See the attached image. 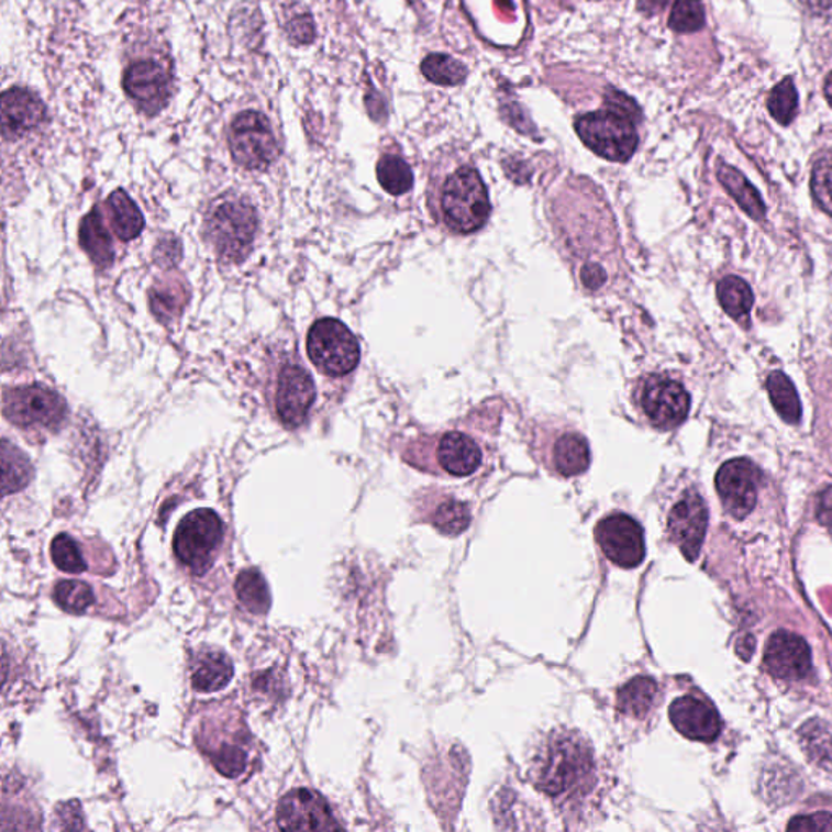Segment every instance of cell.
Returning <instances> with one entry per match:
<instances>
[{
  "instance_id": "cell-20",
  "label": "cell",
  "mask_w": 832,
  "mask_h": 832,
  "mask_svg": "<svg viewBox=\"0 0 832 832\" xmlns=\"http://www.w3.org/2000/svg\"><path fill=\"white\" fill-rule=\"evenodd\" d=\"M233 664L223 652L206 651L197 657L192 670L193 689L200 692H215L230 685Z\"/></svg>"
},
{
  "instance_id": "cell-23",
  "label": "cell",
  "mask_w": 832,
  "mask_h": 832,
  "mask_svg": "<svg viewBox=\"0 0 832 832\" xmlns=\"http://www.w3.org/2000/svg\"><path fill=\"white\" fill-rule=\"evenodd\" d=\"M718 178L722 182L726 192L736 200L740 207L748 213L752 219L763 220L766 215V206H764L763 199H761L759 192H757L755 186L733 166L725 165V163H719Z\"/></svg>"
},
{
  "instance_id": "cell-6",
  "label": "cell",
  "mask_w": 832,
  "mask_h": 832,
  "mask_svg": "<svg viewBox=\"0 0 832 832\" xmlns=\"http://www.w3.org/2000/svg\"><path fill=\"white\" fill-rule=\"evenodd\" d=\"M308 355L324 375L339 378L350 375L359 363V343L343 322L321 319L308 334Z\"/></svg>"
},
{
  "instance_id": "cell-30",
  "label": "cell",
  "mask_w": 832,
  "mask_h": 832,
  "mask_svg": "<svg viewBox=\"0 0 832 832\" xmlns=\"http://www.w3.org/2000/svg\"><path fill=\"white\" fill-rule=\"evenodd\" d=\"M2 490L5 496L23 490L32 480L33 468L29 457L19 447L9 444V441H3L2 444Z\"/></svg>"
},
{
  "instance_id": "cell-32",
  "label": "cell",
  "mask_w": 832,
  "mask_h": 832,
  "mask_svg": "<svg viewBox=\"0 0 832 832\" xmlns=\"http://www.w3.org/2000/svg\"><path fill=\"white\" fill-rule=\"evenodd\" d=\"M421 73L436 85L455 87L467 78V67L446 54H431L421 63Z\"/></svg>"
},
{
  "instance_id": "cell-47",
  "label": "cell",
  "mask_w": 832,
  "mask_h": 832,
  "mask_svg": "<svg viewBox=\"0 0 832 832\" xmlns=\"http://www.w3.org/2000/svg\"><path fill=\"white\" fill-rule=\"evenodd\" d=\"M803 3L814 13L827 12L832 7V0H803Z\"/></svg>"
},
{
  "instance_id": "cell-19",
  "label": "cell",
  "mask_w": 832,
  "mask_h": 832,
  "mask_svg": "<svg viewBox=\"0 0 832 832\" xmlns=\"http://www.w3.org/2000/svg\"><path fill=\"white\" fill-rule=\"evenodd\" d=\"M437 461L447 474L454 477H468L480 467L481 451L467 434L453 431V433L444 434L443 440L440 441Z\"/></svg>"
},
{
  "instance_id": "cell-41",
  "label": "cell",
  "mask_w": 832,
  "mask_h": 832,
  "mask_svg": "<svg viewBox=\"0 0 832 832\" xmlns=\"http://www.w3.org/2000/svg\"><path fill=\"white\" fill-rule=\"evenodd\" d=\"M607 110L614 111V113L624 115V118L631 119V121L640 122L643 118L641 108L637 107L636 101L633 98L626 97L621 91L610 90L606 95Z\"/></svg>"
},
{
  "instance_id": "cell-11",
  "label": "cell",
  "mask_w": 832,
  "mask_h": 832,
  "mask_svg": "<svg viewBox=\"0 0 832 832\" xmlns=\"http://www.w3.org/2000/svg\"><path fill=\"white\" fill-rule=\"evenodd\" d=\"M761 484L759 468L748 458L725 462L715 475V488L723 508L735 519L752 514Z\"/></svg>"
},
{
  "instance_id": "cell-3",
  "label": "cell",
  "mask_w": 832,
  "mask_h": 832,
  "mask_svg": "<svg viewBox=\"0 0 832 832\" xmlns=\"http://www.w3.org/2000/svg\"><path fill=\"white\" fill-rule=\"evenodd\" d=\"M257 231V217L249 203L228 199L217 203L207 219V236L220 259L241 263L251 253Z\"/></svg>"
},
{
  "instance_id": "cell-40",
  "label": "cell",
  "mask_w": 832,
  "mask_h": 832,
  "mask_svg": "<svg viewBox=\"0 0 832 832\" xmlns=\"http://www.w3.org/2000/svg\"><path fill=\"white\" fill-rule=\"evenodd\" d=\"M185 291L181 285L169 284L163 288H156L152 293V308L155 314L162 319L176 318L185 304Z\"/></svg>"
},
{
  "instance_id": "cell-5",
  "label": "cell",
  "mask_w": 832,
  "mask_h": 832,
  "mask_svg": "<svg viewBox=\"0 0 832 832\" xmlns=\"http://www.w3.org/2000/svg\"><path fill=\"white\" fill-rule=\"evenodd\" d=\"M580 141L608 162L624 163L637 148L636 122L614 111H596L576 121Z\"/></svg>"
},
{
  "instance_id": "cell-39",
  "label": "cell",
  "mask_w": 832,
  "mask_h": 832,
  "mask_svg": "<svg viewBox=\"0 0 832 832\" xmlns=\"http://www.w3.org/2000/svg\"><path fill=\"white\" fill-rule=\"evenodd\" d=\"M215 769L230 779H236L247 767V753L241 746L223 745L210 755Z\"/></svg>"
},
{
  "instance_id": "cell-8",
  "label": "cell",
  "mask_w": 832,
  "mask_h": 832,
  "mask_svg": "<svg viewBox=\"0 0 832 832\" xmlns=\"http://www.w3.org/2000/svg\"><path fill=\"white\" fill-rule=\"evenodd\" d=\"M3 415L25 430L56 431L66 421L67 406L56 392L35 384L5 390Z\"/></svg>"
},
{
  "instance_id": "cell-7",
  "label": "cell",
  "mask_w": 832,
  "mask_h": 832,
  "mask_svg": "<svg viewBox=\"0 0 832 832\" xmlns=\"http://www.w3.org/2000/svg\"><path fill=\"white\" fill-rule=\"evenodd\" d=\"M231 156L251 171H264L277 159L278 144L270 122L259 111H243L230 127Z\"/></svg>"
},
{
  "instance_id": "cell-28",
  "label": "cell",
  "mask_w": 832,
  "mask_h": 832,
  "mask_svg": "<svg viewBox=\"0 0 832 832\" xmlns=\"http://www.w3.org/2000/svg\"><path fill=\"white\" fill-rule=\"evenodd\" d=\"M766 389L779 417L787 423L797 424L801 420V403L792 380L783 371H773L767 378Z\"/></svg>"
},
{
  "instance_id": "cell-35",
  "label": "cell",
  "mask_w": 832,
  "mask_h": 832,
  "mask_svg": "<svg viewBox=\"0 0 832 832\" xmlns=\"http://www.w3.org/2000/svg\"><path fill=\"white\" fill-rule=\"evenodd\" d=\"M811 193L818 207L832 217V151L821 153L814 162Z\"/></svg>"
},
{
  "instance_id": "cell-34",
  "label": "cell",
  "mask_w": 832,
  "mask_h": 832,
  "mask_svg": "<svg viewBox=\"0 0 832 832\" xmlns=\"http://www.w3.org/2000/svg\"><path fill=\"white\" fill-rule=\"evenodd\" d=\"M472 514L468 504L457 501V499H447L437 506L433 515L434 528L446 535H458L465 532L470 525Z\"/></svg>"
},
{
  "instance_id": "cell-14",
  "label": "cell",
  "mask_w": 832,
  "mask_h": 832,
  "mask_svg": "<svg viewBox=\"0 0 832 832\" xmlns=\"http://www.w3.org/2000/svg\"><path fill=\"white\" fill-rule=\"evenodd\" d=\"M708 519L705 499L695 491L685 492L668 515V532L688 562H695L701 553Z\"/></svg>"
},
{
  "instance_id": "cell-4",
  "label": "cell",
  "mask_w": 832,
  "mask_h": 832,
  "mask_svg": "<svg viewBox=\"0 0 832 832\" xmlns=\"http://www.w3.org/2000/svg\"><path fill=\"white\" fill-rule=\"evenodd\" d=\"M223 533L225 525L212 509L189 512L176 529L173 540L176 558L197 576H203L215 562Z\"/></svg>"
},
{
  "instance_id": "cell-17",
  "label": "cell",
  "mask_w": 832,
  "mask_h": 832,
  "mask_svg": "<svg viewBox=\"0 0 832 832\" xmlns=\"http://www.w3.org/2000/svg\"><path fill=\"white\" fill-rule=\"evenodd\" d=\"M0 111L5 141L23 137L46 121V107L38 95L26 88L13 87L3 91Z\"/></svg>"
},
{
  "instance_id": "cell-2",
  "label": "cell",
  "mask_w": 832,
  "mask_h": 832,
  "mask_svg": "<svg viewBox=\"0 0 832 832\" xmlns=\"http://www.w3.org/2000/svg\"><path fill=\"white\" fill-rule=\"evenodd\" d=\"M440 212L444 225L454 233L470 234L485 226L491 203L477 169L464 166L450 176L441 192Z\"/></svg>"
},
{
  "instance_id": "cell-29",
  "label": "cell",
  "mask_w": 832,
  "mask_h": 832,
  "mask_svg": "<svg viewBox=\"0 0 832 832\" xmlns=\"http://www.w3.org/2000/svg\"><path fill=\"white\" fill-rule=\"evenodd\" d=\"M237 599L241 606L246 608L249 613L265 614L270 610L271 597L265 583L263 574L257 569H246L237 576L236 586Z\"/></svg>"
},
{
  "instance_id": "cell-26",
  "label": "cell",
  "mask_w": 832,
  "mask_h": 832,
  "mask_svg": "<svg viewBox=\"0 0 832 832\" xmlns=\"http://www.w3.org/2000/svg\"><path fill=\"white\" fill-rule=\"evenodd\" d=\"M718 298L723 311L730 318L735 319L740 324L748 322L750 312L755 304V295L745 280L735 275L722 278L718 285Z\"/></svg>"
},
{
  "instance_id": "cell-42",
  "label": "cell",
  "mask_w": 832,
  "mask_h": 832,
  "mask_svg": "<svg viewBox=\"0 0 832 832\" xmlns=\"http://www.w3.org/2000/svg\"><path fill=\"white\" fill-rule=\"evenodd\" d=\"M288 38L297 44H309L315 38L314 20L309 13H301V15L295 16L285 26Z\"/></svg>"
},
{
  "instance_id": "cell-45",
  "label": "cell",
  "mask_w": 832,
  "mask_h": 832,
  "mask_svg": "<svg viewBox=\"0 0 832 832\" xmlns=\"http://www.w3.org/2000/svg\"><path fill=\"white\" fill-rule=\"evenodd\" d=\"M818 521L832 532V488H828L820 495L817 509Z\"/></svg>"
},
{
  "instance_id": "cell-15",
  "label": "cell",
  "mask_w": 832,
  "mask_h": 832,
  "mask_svg": "<svg viewBox=\"0 0 832 832\" xmlns=\"http://www.w3.org/2000/svg\"><path fill=\"white\" fill-rule=\"evenodd\" d=\"M764 664L767 672L780 680H805L811 674V651L798 634L776 631L767 641Z\"/></svg>"
},
{
  "instance_id": "cell-13",
  "label": "cell",
  "mask_w": 832,
  "mask_h": 832,
  "mask_svg": "<svg viewBox=\"0 0 832 832\" xmlns=\"http://www.w3.org/2000/svg\"><path fill=\"white\" fill-rule=\"evenodd\" d=\"M641 407L655 428L672 430L688 417L691 399L677 380L652 376L641 392Z\"/></svg>"
},
{
  "instance_id": "cell-12",
  "label": "cell",
  "mask_w": 832,
  "mask_h": 832,
  "mask_svg": "<svg viewBox=\"0 0 832 832\" xmlns=\"http://www.w3.org/2000/svg\"><path fill=\"white\" fill-rule=\"evenodd\" d=\"M277 821L284 831H334L342 828L325 798L309 789L285 795L278 803Z\"/></svg>"
},
{
  "instance_id": "cell-9",
  "label": "cell",
  "mask_w": 832,
  "mask_h": 832,
  "mask_svg": "<svg viewBox=\"0 0 832 832\" xmlns=\"http://www.w3.org/2000/svg\"><path fill=\"white\" fill-rule=\"evenodd\" d=\"M596 539L603 555L620 568H636L645 556L644 532L631 515L617 512L602 519L596 528Z\"/></svg>"
},
{
  "instance_id": "cell-27",
  "label": "cell",
  "mask_w": 832,
  "mask_h": 832,
  "mask_svg": "<svg viewBox=\"0 0 832 832\" xmlns=\"http://www.w3.org/2000/svg\"><path fill=\"white\" fill-rule=\"evenodd\" d=\"M801 746L808 759L832 774V726L824 720L813 719L800 730Z\"/></svg>"
},
{
  "instance_id": "cell-22",
  "label": "cell",
  "mask_w": 832,
  "mask_h": 832,
  "mask_svg": "<svg viewBox=\"0 0 832 832\" xmlns=\"http://www.w3.org/2000/svg\"><path fill=\"white\" fill-rule=\"evenodd\" d=\"M108 212L115 236L121 241H132L144 231L145 220L134 200L124 190H114L108 197Z\"/></svg>"
},
{
  "instance_id": "cell-43",
  "label": "cell",
  "mask_w": 832,
  "mask_h": 832,
  "mask_svg": "<svg viewBox=\"0 0 832 832\" xmlns=\"http://www.w3.org/2000/svg\"><path fill=\"white\" fill-rule=\"evenodd\" d=\"M787 830L798 832L832 831V814L821 811V813L794 818Z\"/></svg>"
},
{
  "instance_id": "cell-31",
  "label": "cell",
  "mask_w": 832,
  "mask_h": 832,
  "mask_svg": "<svg viewBox=\"0 0 832 832\" xmlns=\"http://www.w3.org/2000/svg\"><path fill=\"white\" fill-rule=\"evenodd\" d=\"M379 185L392 196H402L413 186V173L406 159L386 155L378 163Z\"/></svg>"
},
{
  "instance_id": "cell-24",
  "label": "cell",
  "mask_w": 832,
  "mask_h": 832,
  "mask_svg": "<svg viewBox=\"0 0 832 832\" xmlns=\"http://www.w3.org/2000/svg\"><path fill=\"white\" fill-rule=\"evenodd\" d=\"M555 468L563 477L584 474L590 465V450L586 437L580 434H565L556 441L553 450Z\"/></svg>"
},
{
  "instance_id": "cell-16",
  "label": "cell",
  "mask_w": 832,
  "mask_h": 832,
  "mask_svg": "<svg viewBox=\"0 0 832 832\" xmlns=\"http://www.w3.org/2000/svg\"><path fill=\"white\" fill-rule=\"evenodd\" d=\"M315 399V386L309 373L297 365L287 366L278 376L277 406L278 418L285 426H301Z\"/></svg>"
},
{
  "instance_id": "cell-36",
  "label": "cell",
  "mask_w": 832,
  "mask_h": 832,
  "mask_svg": "<svg viewBox=\"0 0 832 832\" xmlns=\"http://www.w3.org/2000/svg\"><path fill=\"white\" fill-rule=\"evenodd\" d=\"M57 606L69 613H84L95 602L93 590L81 580H60L54 589Z\"/></svg>"
},
{
  "instance_id": "cell-10",
  "label": "cell",
  "mask_w": 832,
  "mask_h": 832,
  "mask_svg": "<svg viewBox=\"0 0 832 832\" xmlns=\"http://www.w3.org/2000/svg\"><path fill=\"white\" fill-rule=\"evenodd\" d=\"M125 95L147 115L158 114L168 104L173 77L165 64L142 59L131 64L122 78Z\"/></svg>"
},
{
  "instance_id": "cell-25",
  "label": "cell",
  "mask_w": 832,
  "mask_h": 832,
  "mask_svg": "<svg viewBox=\"0 0 832 832\" xmlns=\"http://www.w3.org/2000/svg\"><path fill=\"white\" fill-rule=\"evenodd\" d=\"M657 683L648 677H636L621 686L617 695L618 709L631 718L644 719L657 699Z\"/></svg>"
},
{
  "instance_id": "cell-33",
  "label": "cell",
  "mask_w": 832,
  "mask_h": 832,
  "mask_svg": "<svg viewBox=\"0 0 832 832\" xmlns=\"http://www.w3.org/2000/svg\"><path fill=\"white\" fill-rule=\"evenodd\" d=\"M767 110L779 124L789 125L798 113V91L794 78H784L767 98Z\"/></svg>"
},
{
  "instance_id": "cell-46",
  "label": "cell",
  "mask_w": 832,
  "mask_h": 832,
  "mask_svg": "<svg viewBox=\"0 0 832 832\" xmlns=\"http://www.w3.org/2000/svg\"><path fill=\"white\" fill-rule=\"evenodd\" d=\"M674 0H640L637 9L645 15H657L662 10L667 9Z\"/></svg>"
},
{
  "instance_id": "cell-21",
  "label": "cell",
  "mask_w": 832,
  "mask_h": 832,
  "mask_svg": "<svg viewBox=\"0 0 832 832\" xmlns=\"http://www.w3.org/2000/svg\"><path fill=\"white\" fill-rule=\"evenodd\" d=\"M80 246L90 257L91 263L100 268H108L114 260L113 243L101 219L100 210L95 209L81 220Z\"/></svg>"
},
{
  "instance_id": "cell-37",
  "label": "cell",
  "mask_w": 832,
  "mask_h": 832,
  "mask_svg": "<svg viewBox=\"0 0 832 832\" xmlns=\"http://www.w3.org/2000/svg\"><path fill=\"white\" fill-rule=\"evenodd\" d=\"M51 556L54 565L64 573L80 574L87 570L84 555L80 546L73 536L67 533H59L51 543Z\"/></svg>"
},
{
  "instance_id": "cell-44",
  "label": "cell",
  "mask_w": 832,
  "mask_h": 832,
  "mask_svg": "<svg viewBox=\"0 0 832 832\" xmlns=\"http://www.w3.org/2000/svg\"><path fill=\"white\" fill-rule=\"evenodd\" d=\"M580 278H583V284L586 285L587 288H590V290H597V288H600L606 284L607 274L600 265L587 264L586 267L583 268V271H580Z\"/></svg>"
},
{
  "instance_id": "cell-1",
  "label": "cell",
  "mask_w": 832,
  "mask_h": 832,
  "mask_svg": "<svg viewBox=\"0 0 832 832\" xmlns=\"http://www.w3.org/2000/svg\"><path fill=\"white\" fill-rule=\"evenodd\" d=\"M592 753L576 735L552 736L536 759L535 786L552 798L579 794L592 779Z\"/></svg>"
},
{
  "instance_id": "cell-38",
  "label": "cell",
  "mask_w": 832,
  "mask_h": 832,
  "mask_svg": "<svg viewBox=\"0 0 832 832\" xmlns=\"http://www.w3.org/2000/svg\"><path fill=\"white\" fill-rule=\"evenodd\" d=\"M705 23L706 13L701 0H677L668 19V26L677 33L699 32Z\"/></svg>"
},
{
  "instance_id": "cell-18",
  "label": "cell",
  "mask_w": 832,
  "mask_h": 832,
  "mask_svg": "<svg viewBox=\"0 0 832 832\" xmlns=\"http://www.w3.org/2000/svg\"><path fill=\"white\" fill-rule=\"evenodd\" d=\"M668 714L675 729L683 736L695 742H714L722 729V722L714 706L695 696L675 699Z\"/></svg>"
},
{
  "instance_id": "cell-48",
  "label": "cell",
  "mask_w": 832,
  "mask_h": 832,
  "mask_svg": "<svg viewBox=\"0 0 832 832\" xmlns=\"http://www.w3.org/2000/svg\"><path fill=\"white\" fill-rule=\"evenodd\" d=\"M824 97H827L828 103L832 108V73L828 76L827 81H824Z\"/></svg>"
}]
</instances>
